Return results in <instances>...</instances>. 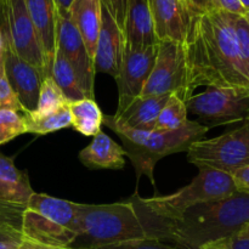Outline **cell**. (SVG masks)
<instances>
[{"label":"cell","mask_w":249,"mask_h":249,"mask_svg":"<svg viewBox=\"0 0 249 249\" xmlns=\"http://www.w3.org/2000/svg\"><path fill=\"white\" fill-rule=\"evenodd\" d=\"M101 0H73L68 11L92 60L101 28Z\"/></svg>","instance_id":"cell-20"},{"label":"cell","mask_w":249,"mask_h":249,"mask_svg":"<svg viewBox=\"0 0 249 249\" xmlns=\"http://www.w3.org/2000/svg\"><path fill=\"white\" fill-rule=\"evenodd\" d=\"M231 177L235 182L237 192L249 195V163L241 169L236 170L233 174H231Z\"/></svg>","instance_id":"cell-35"},{"label":"cell","mask_w":249,"mask_h":249,"mask_svg":"<svg viewBox=\"0 0 249 249\" xmlns=\"http://www.w3.org/2000/svg\"><path fill=\"white\" fill-rule=\"evenodd\" d=\"M72 125L79 134L84 136L94 138L99 131H101L104 113L100 109L99 105L92 99H83L80 101L70 104Z\"/></svg>","instance_id":"cell-22"},{"label":"cell","mask_w":249,"mask_h":249,"mask_svg":"<svg viewBox=\"0 0 249 249\" xmlns=\"http://www.w3.org/2000/svg\"><path fill=\"white\" fill-rule=\"evenodd\" d=\"M237 192L231 174L201 168L191 182L167 196L142 198L138 192L129 197L135 207L147 238L164 242L168 224L179 219L196 204L228 198Z\"/></svg>","instance_id":"cell-2"},{"label":"cell","mask_w":249,"mask_h":249,"mask_svg":"<svg viewBox=\"0 0 249 249\" xmlns=\"http://www.w3.org/2000/svg\"><path fill=\"white\" fill-rule=\"evenodd\" d=\"M184 7L186 33L182 49L190 95L198 87L249 88V73L236 34L238 15L223 10L196 11Z\"/></svg>","instance_id":"cell-1"},{"label":"cell","mask_w":249,"mask_h":249,"mask_svg":"<svg viewBox=\"0 0 249 249\" xmlns=\"http://www.w3.org/2000/svg\"><path fill=\"white\" fill-rule=\"evenodd\" d=\"M24 122H26V133L36 134V135H46L61 129L71 128L72 118H71L70 104L63 105L62 107L50 113H24Z\"/></svg>","instance_id":"cell-24"},{"label":"cell","mask_w":249,"mask_h":249,"mask_svg":"<svg viewBox=\"0 0 249 249\" xmlns=\"http://www.w3.org/2000/svg\"><path fill=\"white\" fill-rule=\"evenodd\" d=\"M238 237L249 238V223L247 224V226H246V228L243 229L242 231H241V233H240V235H238Z\"/></svg>","instance_id":"cell-39"},{"label":"cell","mask_w":249,"mask_h":249,"mask_svg":"<svg viewBox=\"0 0 249 249\" xmlns=\"http://www.w3.org/2000/svg\"><path fill=\"white\" fill-rule=\"evenodd\" d=\"M158 40L182 44L186 33V14L182 0H148Z\"/></svg>","instance_id":"cell-18"},{"label":"cell","mask_w":249,"mask_h":249,"mask_svg":"<svg viewBox=\"0 0 249 249\" xmlns=\"http://www.w3.org/2000/svg\"><path fill=\"white\" fill-rule=\"evenodd\" d=\"M125 151L104 131H99L91 142L79 152V160L89 169H123Z\"/></svg>","instance_id":"cell-19"},{"label":"cell","mask_w":249,"mask_h":249,"mask_svg":"<svg viewBox=\"0 0 249 249\" xmlns=\"http://www.w3.org/2000/svg\"><path fill=\"white\" fill-rule=\"evenodd\" d=\"M21 249H58V248L39 245V243L32 242V241H28V240H26V238H23V240H22V243H21Z\"/></svg>","instance_id":"cell-36"},{"label":"cell","mask_w":249,"mask_h":249,"mask_svg":"<svg viewBox=\"0 0 249 249\" xmlns=\"http://www.w3.org/2000/svg\"><path fill=\"white\" fill-rule=\"evenodd\" d=\"M95 249H180L175 246L169 245V243L162 242L160 240H151V238H145V240H133L125 241V242L112 243V245L101 246Z\"/></svg>","instance_id":"cell-30"},{"label":"cell","mask_w":249,"mask_h":249,"mask_svg":"<svg viewBox=\"0 0 249 249\" xmlns=\"http://www.w3.org/2000/svg\"><path fill=\"white\" fill-rule=\"evenodd\" d=\"M27 11L31 17L48 63L51 75L56 53V31H57L58 11L55 0H24Z\"/></svg>","instance_id":"cell-17"},{"label":"cell","mask_w":249,"mask_h":249,"mask_svg":"<svg viewBox=\"0 0 249 249\" xmlns=\"http://www.w3.org/2000/svg\"><path fill=\"white\" fill-rule=\"evenodd\" d=\"M18 249H21V247H19V248H18Z\"/></svg>","instance_id":"cell-43"},{"label":"cell","mask_w":249,"mask_h":249,"mask_svg":"<svg viewBox=\"0 0 249 249\" xmlns=\"http://www.w3.org/2000/svg\"><path fill=\"white\" fill-rule=\"evenodd\" d=\"M24 208L26 206L11 203V202L0 198V232L1 231H21Z\"/></svg>","instance_id":"cell-28"},{"label":"cell","mask_w":249,"mask_h":249,"mask_svg":"<svg viewBox=\"0 0 249 249\" xmlns=\"http://www.w3.org/2000/svg\"><path fill=\"white\" fill-rule=\"evenodd\" d=\"M101 1L102 4L108 9V11L111 12L113 18L116 19L118 26L121 27L122 31H123L124 19H125L126 14V6H128L129 0H101Z\"/></svg>","instance_id":"cell-33"},{"label":"cell","mask_w":249,"mask_h":249,"mask_svg":"<svg viewBox=\"0 0 249 249\" xmlns=\"http://www.w3.org/2000/svg\"><path fill=\"white\" fill-rule=\"evenodd\" d=\"M124 50H125V39H124L123 31L108 9L102 4L101 28H100L94 57L95 71L107 73L116 78L123 62Z\"/></svg>","instance_id":"cell-14"},{"label":"cell","mask_w":249,"mask_h":249,"mask_svg":"<svg viewBox=\"0 0 249 249\" xmlns=\"http://www.w3.org/2000/svg\"><path fill=\"white\" fill-rule=\"evenodd\" d=\"M240 2H241V5L243 6V9L247 11V10L249 9V0H240Z\"/></svg>","instance_id":"cell-40"},{"label":"cell","mask_w":249,"mask_h":249,"mask_svg":"<svg viewBox=\"0 0 249 249\" xmlns=\"http://www.w3.org/2000/svg\"><path fill=\"white\" fill-rule=\"evenodd\" d=\"M5 71L12 91L21 105L23 113L36 112L41 83L48 77L18 57L7 45L5 53Z\"/></svg>","instance_id":"cell-13"},{"label":"cell","mask_w":249,"mask_h":249,"mask_svg":"<svg viewBox=\"0 0 249 249\" xmlns=\"http://www.w3.org/2000/svg\"><path fill=\"white\" fill-rule=\"evenodd\" d=\"M0 28L4 32L7 46L18 57L43 72L46 77H51L43 46L24 0H0Z\"/></svg>","instance_id":"cell-9"},{"label":"cell","mask_w":249,"mask_h":249,"mask_svg":"<svg viewBox=\"0 0 249 249\" xmlns=\"http://www.w3.org/2000/svg\"><path fill=\"white\" fill-rule=\"evenodd\" d=\"M56 50L62 53L72 66L82 89L88 99L94 100L95 65L94 60L88 53L85 44L79 32L73 24L70 14L58 15L56 31Z\"/></svg>","instance_id":"cell-11"},{"label":"cell","mask_w":249,"mask_h":249,"mask_svg":"<svg viewBox=\"0 0 249 249\" xmlns=\"http://www.w3.org/2000/svg\"><path fill=\"white\" fill-rule=\"evenodd\" d=\"M245 18L247 19V22L249 23V9L246 11V15H245Z\"/></svg>","instance_id":"cell-41"},{"label":"cell","mask_w":249,"mask_h":249,"mask_svg":"<svg viewBox=\"0 0 249 249\" xmlns=\"http://www.w3.org/2000/svg\"><path fill=\"white\" fill-rule=\"evenodd\" d=\"M187 160L198 169L233 174L249 163V119L233 130L213 139H202L189 147Z\"/></svg>","instance_id":"cell-7"},{"label":"cell","mask_w":249,"mask_h":249,"mask_svg":"<svg viewBox=\"0 0 249 249\" xmlns=\"http://www.w3.org/2000/svg\"><path fill=\"white\" fill-rule=\"evenodd\" d=\"M249 223V195L204 202L168 224L164 242L180 249H201L208 243L238 236Z\"/></svg>","instance_id":"cell-3"},{"label":"cell","mask_w":249,"mask_h":249,"mask_svg":"<svg viewBox=\"0 0 249 249\" xmlns=\"http://www.w3.org/2000/svg\"><path fill=\"white\" fill-rule=\"evenodd\" d=\"M187 122L189 119H187V108L185 101L173 92L158 116L155 130H177L182 128Z\"/></svg>","instance_id":"cell-25"},{"label":"cell","mask_w":249,"mask_h":249,"mask_svg":"<svg viewBox=\"0 0 249 249\" xmlns=\"http://www.w3.org/2000/svg\"><path fill=\"white\" fill-rule=\"evenodd\" d=\"M235 27L241 56H242L246 70L249 73V23L247 19L245 18V16H237L236 17Z\"/></svg>","instance_id":"cell-31"},{"label":"cell","mask_w":249,"mask_h":249,"mask_svg":"<svg viewBox=\"0 0 249 249\" xmlns=\"http://www.w3.org/2000/svg\"><path fill=\"white\" fill-rule=\"evenodd\" d=\"M80 235L71 248L95 249L112 243L147 238L129 199L111 204L75 203Z\"/></svg>","instance_id":"cell-5"},{"label":"cell","mask_w":249,"mask_h":249,"mask_svg":"<svg viewBox=\"0 0 249 249\" xmlns=\"http://www.w3.org/2000/svg\"><path fill=\"white\" fill-rule=\"evenodd\" d=\"M102 124L117 134L122 141L125 156L131 160L136 173V180L147 177L155 186V170L158 160L178 152H186L190 146L202 140L208 126L197 121H189L182 128L170 131H143L125 126L113 116L104 114Z\"/></svg>","instance_id":"cell-4"},{"label":"cell","mask_w":249,"mask_h":249,"mask_svg":"<svg viewBox=\"0 0 249 249\" xmlns=\"http://www.w3.org/2000/svg\"><path fill=\"white\" fill-rule=\"evenodd\" d=\"M21 231H1L0 232V249H18L21 247Z\"/></svg>","instance_id":"cell-34"},{"label":"cell","mask_w":249,"mask_h":249,"mask_svg":"<svg viewBox=\"0 0 249 249\" xmlns=\"http://www.w3.org/2000/svg\"><path fill=\"white\" fill-rule=\"evenodd\" d=\"M26 134L24 113L15 109L0 108V146Z\"/></svg>","instance_id":"cell-27"},{"label":"cell","mask_w":249,"mask_h":249,"mask_svg":"<svg viewBox=\"0 0 249 249\" xmlns=\"http://www.w3.org/2000/svg\"><path fill=\"white\" fill-rule=\"evenodd\" d=\"M73 0H55L58 15H67Z\"/></svg>","instance_id":"cell-37"},{"label":"cell","mask_w":249,"mask_h":249,"mask_svg":"<svg viewBox=\"0 0 249 249\" xmlns=\"http://www.w3.org/2000/svg\"><path fill=\"white\" fill-rule=\"evenodd\" d=\"M33 194L28 173L19 170L14 158L0 153V198L26 206Z\"/></svg>","instance_id":"cell-21"},{"label":"cell","mask_w":249,"mask_h":249,"mask_svg":"<svg viewBox=\"0 0 249 249\" xmlns=\"http://www.w3.org/2000/svg\"><path fill=\"white\" fill-rule=\"evenodd\" d=\"M51 78L60 88L66 100L70 104L88 99L84 90L80 87L79 80H78L72 66L70 65L67 58L62 55V53H60L58 50H56L55 60H53V68H51Z\"/></svg>","instance_id":"cell-23"},{"label":"cell","mask_w":249,"mask_h":249,"mask_svg":"<svg viewBox=\"0 0 249 249\" xmlns=\"http://www.w3.org/2000/svg\"><path fill=\"white\" fill-rule=\"evenodd\" d=\"M173 92L185 102L191 97L186 87L184 49L182 44L177 41L160 40L155 66L141 96H157Z\"/></svg>","instance_id":"cell-10"},{"label":"cell","mask_w":249,"mask_h":249,"mask_svg":"<svg viewBox=\"0 0 249 249\" xmlns=\"http://www.w3.org/2000/svg\"><path fill=\"white\" fill-rule=\"evenodd\" d=\"M123 34L125 48L143 49L157 45L160 40L156 36L148 0H129Z\"/></svg>","instance_id":"cell-15"},{"label":"cell","mask_w":249,"mask_h":249,"mask_svg":"<svg viewBox=\"0 0 249 249\" xmlns=\"http://www.w3.org/2000/svg\"><path fill=\"white\" fill-rule=\"evenodd\" d=\"M0 108L15 109L23 113V109L19 102L17 101L7 79L6 71H5V58L0 60Z\"/></svg>","instance_id":"cell-29"},{"label":"cell","mask_w":249,"mask_h":249,"mask_svg":"<svg viewBox=\"0 0 249 249\" xmlns=\"http://www.w3.org/2000/svg\"><path fill=\"white\" fill-rule=\"evenodd\" d=\"M6 38L4 36V32L0 28V60L5 58V53H6Z\"/></svg>","instance_id":"cell-38"},{"label":"cell","mask_w":249,"mask_h":249,"mask_svg":"<svg viewBox=\"0 0 249 249\" xmlns=\"http://www.w3.org/2000/svg\"><path fill=\"white\" fill-rule=\"evenodd\" d=\"M201 249H249V238L233 236L225 240L208 243Z\"/></svg>","instance_id":"cell-32"},{"label":"cell","mask_w":249,"mask_h":249,"mask_svg":"<svg viewBox=\"0 0 249 249\" xmlns=\"http://www.w3.org/2000/svg\"><path fill=\"white\" fill-rule=\"evenodd\" d=\"M70 104L66 100L65 95L60 90V88L56 85L53 79L51 77L45 78L41 83L40 92H39V100L38 106H36V114H45L50 113V112L56 111L63 105Z\"/></svg>","instance_id":"cell-26"},{"label":"cell","mask_w":249,"mask_h":249,"mask_svg":"<svg viewBox=\"0 0 249 249\" xmlns=\"http://www.w3.org/2000/svg\"><path fill=\"white\" fill-rule=\"evenodd\" d=\"M22 236L49 247H71L80 235L74 202L34 192L22 215Z\"/></svg>","instance_id":"cell-6"},{"label":"cell","mask_w":249,"mask_h":249,"mask_svg":"<svg viewBox=\"0 0 249 249\" xmlns=\"http://www.w3.org/2000/svg\"><path fill=\"white\" fill-rule=\"evenodd\" d=\"M158 44L143 49L125 48L118 75L114 78L118 87V106L141 96L157 57Z\"/></svg>","instance_id":"cell-12"},{"label":"cell","mask_w":249,"mask_h":249,"mask_svg":"<svg viewBox=\"0 0 249 249\" xmlns=\"http://www.w3.org/2000/svg\"><path fill=\"white\" fill-rule=\"evenodd\" d=\"M58 249H74V248H71V247H62V248H58Z\"/></svg>","instance_id":"cell-42"},{"label":"cell","mask_w":249,"mask_h":249,"mask_svg":"<svg viewBox=\"0 0 249 249\" xmlns=\"http://www.w3.org/2000/svg\"><path fill=\"white\" fill-rule=\"evenodd\" d=\"M172 94L139 96L123 106L117 107L114 119L135 130H155L158 116Z\"/></svg>","instance_id":"cell-16"},{"label":"cell","mask_w":249,"mask_h":249,"mask_svg":"<svg viewBox=\"0 0 249 249\" xmlns=\"http://www.w3.org/2000/svg\"><path fill=\"white\" fill-rule=\"evenodd\" d=\"M185 105L187 113L198 117L209 129L241 123L249 119V88L207 87Z\"/></svg>","instance_id":"cell-8"}]
</instances>
